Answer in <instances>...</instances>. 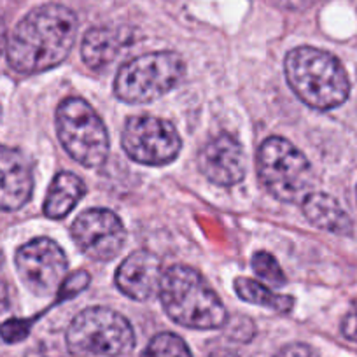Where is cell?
I'll return each instance as SVG.
<instances>
[{
  "label": "cell",
  "mask_w": 357,
  "mask_h": 357,
  "mask_svg": "<svg viewBox=\"0 0 357 357\" xmlns=\"http://www.w3.org/2000/svg\"><path fill=\"white\" fill-rule=\"evenodd\" d=\"M77 37V18L68 8L46 4L30 11L8 40V61L20 74L58 67Z\"/></svg>",
  "instance_id": "obj_1"
},
{
  "label": "cell",
  "mask_w": 357,
  "mask_h": 357,
  "mask_svg": "<svg viewBox=\"0 0 357 357\" xmlns=\"http://www.w3.org/2000/svg\"><path fill=\"white\" fill-rule=\"evenodd\" d=\"M286 77L301 102L319 111H329L349 98L350 82L335 54L301 46L286 56Z\"/></svg>",
  "instance_id": "obj_2"
},
{
  "label": "cell",
  "mask_w": 357,
  "mask_h": 357,
  "mask_svg": "<svg viewBox=\"0 0 357 357\" xmlns=\"http://www.w3.org/2000/svg\"><path fill=\"white\" fill-rule=\"evenodd\" d=\"M160 298L168 317L191 329H218L226 324V308L204 277L175 264L163 272Z\"/></svg>",
  "instance_id": "obj_3"
},
{
  "label": "cell",
  "mask_w": 357,
  "mask_h": 357,
  "mask_svg": "<svg viewBox=\"0 0 357 357\" xmlns=\"http://www.w3.org/2000/svg\"><path fill=\"white\" fill-rule=\"evenodd\" d=\"M257 174L268 193L284 204H301L314 186L307 156L282 137H270L261 144Z\"/></svg>",
  "instance_id": "obj_4"
},
{
  "label": "cell",
  "mask_w": 357,
  "mask_h": 357,
  "mask_svg": "<svg viewBox=\"0 0 357 357\" xmlns=\"http://www.w3.org/2000/svg\"><path fill=\"white\" fill-rule=\"evenodd\" d=\"M184 72L183 58L174 51L142 54L119 68L114 91L126 104H147L174 89L184 77Z\"/></svg>",
  "instance_id": "obj_5"
},
{
  "label": "cell",
  "mask_w": 357,
  "mask_h": 357,
  "mask_svg": "<svg viewBox=\"0 0 357 357\" xmlns=\"http://www.w3.org/2000/svg\"><path fill=\"white\" fill-rule=\"evenodd\" d=\"M67 345L81 356L118 357L132 352L135 333L132 324L111 308H86L68 326Z\"/></svg>",
  "instance_id": "obj_6"
},
{
  "label": "cell",
  "mask_w": 357,
  "mask_h": 357,
  "mask_svg": "<svg viewBox=\"0 0 357 357\" xmlns=\"http://www.w3.org/2000/svg\"><path fill=\"white\" fill-rule=\"evenodd\" d=\"M56 132L72 160L95 168L109 154V133L100 116L82 98H67L56 109Z\"/></svg>",
  "instance_id": "obj_7"
},
{
  "label": "cell",
  "mask_w": 357,
  "mask_h": 357,
  "mask_svg": "<svg viewBox=\"0 0 357 357\" xmlns=\"http://www.w3.org/2000/svg\"><path fill=\"white\" fill-rule=\"evenodd\" d=\"M121 146L137 163L161 167L178 156L183 142L172 123L154 116H135L123 128Z\"/></svg>",
  "instance_id": "obj_8"
},
{
  "label": "cell",
  "mask_w": 357,
  "mask_h": 357,
  "mask_svg": "<svg viewBox=\"0 0 357 357\" xmlns=\"http://www.w3.org/2000/svg\"><path fill=\"white\" fill-rule=\"evenodd\" d=\"M67 268V256L51 238H33L16 252L20 279L36 296L46 298L60 293Z\"/></svg>",
  "instance_id": "obj_9"
},
{
  "label": "cell",
  "mask_w": 357,
  "mask_h": 357,
  "mask_svg": "<svg viewBox=\"0 0 357 357\" xmlns=\"http://www.w3.org/2000/svg\"><path fill=\"white\" fill-rule=\"evenodd\" d=\"M72 240L82 254L95 261H111L126 240L123 222L107 208H89L77 215L70 228Z\"/></svg>",
  "instance_id": "obj_10"
},
{
  "label": "cell",
  "mask_w": 357,
  "mask_h": 357,
  "mask_svg": "<svg viewBox=\"0 0 357 357\" xmlns=\"http://www.w3.org/2000/svg\"><path fill=\"white\" fill-rule=\"evenodd\" d=\"M198 167L211 183L218 186H235L245 177V151L235 137L221 133L202 147Z\"/></svg>",
  "instance_id": "obj_11"
},
{
  "label": "cell",
  "mask_w": 357,
  "mask_h": 357,
  "mask_svg": "<svg viewBox=\"0 0 357 357\" xmlns=\"http://www.w3.org/2000/svg\"><path fill=\"white\" fill-rule=\"evenodd\" d=\"M163 279V264L149 250L132 252L116 272V286L123 294L137 301H146L160 291Z\"/></svg>",
  "instance_id": "obj_12"
},
{
  "label": "cell",
  "mask_w": 357,
  "mask_h": 357,
  "mask_svg": "<svg viewBox=\"0 0 357 357\" xmlns=\"http://www.w3.org/2000/svg\"><path fill=\"white\" fill-rule=\"evenodd\" d=\"M33 190L29 160L20 151L0 144V211H18Z\"/></svg>",
  "instance_id": "obj_13"
},
{
  "label": "cell",
  "mask_w": 357,
  "mask_h": 357,
  "mask_svg": "<svg viewBox=\"0 0 357 357\" xmlns=\"http://www.w3.org/2000/svg\"><path fill=\"white\" fill-rule=\"evenodd\" d=\"M132 40V36L125 29L97 26L88 30L82 37V61L93 70H102L109 67Z\"/></svg>",
  "instance_id": "obj_14"
},
{
  "label": "cell",
  "mask_w": 357,
  "mask_h": 357,
  "mask_svg": "<svg viewBox=\"0 0 357 357\" xmlns=\"http://www.w3.org/2000/svg\"><path fill=\"white\" fill-rule=\"evenodd\" d=\"M303 214L315 228L335 235H350L352 221L342 205L326 193H310L301 202Z\"/></svg>",
  "instance_id": "obj_15"
},
{
  "label": "cell",
  "mask_w": 357,
  "mask_h": 357,
  "mask_svg": "<svg viewBox=\"0 0 357 357\" xmlns=\"http://www.w3.org/2000/svg\"><path fill=\"white\" fill-rule=\"evenodd\" d=\"M86 186L72 172H60L51 183L44 202V214L50 219H63L84 197Z\"/></svg>",
  "instance_id": "obj_16"
},
{
  "label": "cell",
  "mask_w": 357,
  "mask_h": 357,
  "mask_svg": "<svg viewBox=\"0 0 357 357\" xmlns=\"http://www.w3.org/2000/svg\"><path fill=\"white\" fill-rule=\"evenodd\" d=\"M236 294L242 298L247 303L257 305V307L270 308L279 314H287L293 310L294 300L291 296H284V294H275L273 291L268 289L263 284L256 282L252 279H245V277H238L233 282Z\"/></svg>",
  "instance_id": "obj_17"
},
{
  "label": "cell",
  "mask_w": 357,
  "mask_h": 357,
  "mask_svg": "<svg viewBox=\"0 0 357 357\" xmlns=\"http://www.w3.org/2000/svg\"><path fill=\"white\" fill-rule=\"evenodd\" d=\"M140 357H193V354L181 336L160 333L147 343Z\"/></svg>",
  "instance_id": "obj_18"
},
{
  "label": "cell",
  "mask_w": 357,
  "mask_h": 357,
  "mask_svg": "<svg viewBox=\"0 0 357 357\" xmlns=\"http://www.w3.org/2000/svg\"><path fill=\"white\" fill-rule=\"evenodd\" d=\"M252 270L256 272L257 277L273 284V286H284L286 284V275H284L282 268H280V264L277 263V259L270 252L259 250V252L254 254Z\"/></svg>",
  "instance_id": "obj_19"
},
{
  "label": "cell",
  "mask_w": 357,
  "mask_h": 357,
  "mask_svg": "<svg viewBox=\"0 0 357 357\" xmlns=\"http://www.w3.org/2000/svg\"><path fill=\"white\" fill-rule=\"evenodd\" d=\"M273 357H319L317 350L307 343H287Z\"/></svg>",
  "instance_id": "obj_20"
},
{
  "label": "cell",
  "mask_w": 357,
  "mask_h": 357,
  "mask_svg": "<svg viewBox=\"0 0 357 357\" xmlns=\"http://www.w3.org/2000/svg\"><path fill=\"white\" fill-rule=\"evenodd\" d=\"M13 319V307H11V294H9V287L4 280H0V328L8 321ZM2 343V338H0Z\"/></svg>",
  "instance_id": "obj_21"
},
{
  "label": "cell",
  "mask_w": 357,
  "mask_h": 357,
  "mask_svg": "<svg viewBox=\"0 0 357 357\" xmlns=\"http://www.w3.org/2000/svg\"><path fill=\"white\" fill-rule=\"evenodd\" d=\"M342 333L347 340L357 343V301H354L350 310L342 321Z\"/></svg>",
  "instance_id": "obj_22"
},
{
  "label": "cell",
  "mask_w": 357,
  "mask_h": 357,
  "mask_svg": "<svg viewBox=\"0 0 357 357\" xmlns=\"http://www.w3.org/2000/svg\"><path fill=\"white\" fill-rule=\"evenodd\" d=\"M8 29H6L4 20L0 18V54L4 53V50H8Z\"/></svg>",
  "instance_id": "obj_23"
},
{
  "label": "cell",
  "mask_w": 357,
  "mask_h": 357,
  "mask_svg": "<svg viewBox=\"0 0 357 357\" xmlns=\"http://www.w3.org/2000/svg\"><path fill=\"white\" fill-rule=\"evenodd\" d=\"M25 357H50V356H46V354L40 352V350H30Z\"/></svg>",
  "instance_id": "obj_24"
},
{
  "label": "cell",
  "mask_w": 357,
  "mask_h": 357,
  "mask_svg": "<svg viewBox=\"0 0 357 357\" xmlns=\"http://www.w3.org/2000/svg\"><path fill=\"white\" fill-rule=\"evenodd\" d=\"M2 264H4V254L0 252V268H2Z\"/></svg>",
  "instance_id": "obj_25"
}]
</instances>
